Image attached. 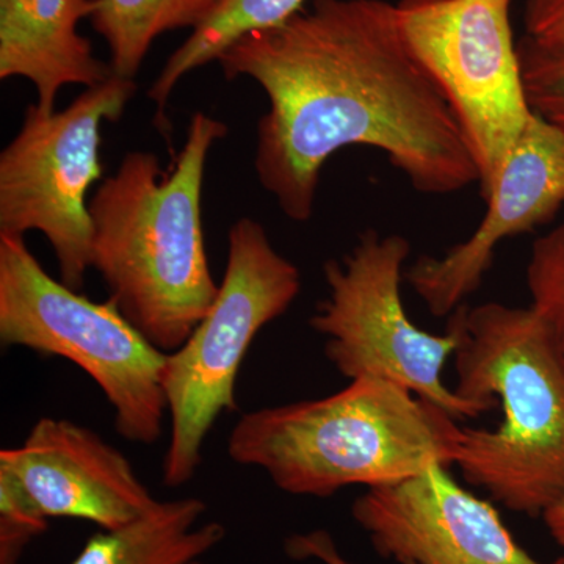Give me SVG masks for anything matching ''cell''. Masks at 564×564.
<instances>
[{
	"mask_svg": "<svg viewBox=\"0 0 564 564\" xmlns=\"http://www.w3.org/2000/svg\"><path fill=\"white\" fill-rule=\"evenodd\" d=\"M217 62L226 79L250 77L265 91L256 176L293 221L311 220L323 166L348 147L383 151L423 195L480 182L454 110L388 0H313Z\"/></svg>",
	"mask_w": 564,
	"mask_h": 564,
	"instance_id": "6da1fadb",
	"label": "cell"
},
{
	"mask_svg": "<svg viewBox=\"0 0 564 564\" xmlns=\"http://www.w3.org/2000/svg\"><path fill=\"white\" fill-rule=\"evenodd\" d=\"M228 126L196 111L170 172L152 152L131 151L88 203L91 269L121 314L163 352L191 337L218 295L204 245L207 158Z\"/></svg>",
	"mask_w": 564,
	"mask_h": 564,
	"instance_id": "7a4b0ae2",
	"label": "cell"
},
{
	"mask_svg": "<svg viewBox=\"0 0 564 564\" xmlns=\"http://www.w3.org/2000/svg\"><path fill=\"white\" fill-rule=\"evenodd\" d=\"M447 328L454 392L503 414L496 430L459 426L455 466L508 510L543 516L564 500V358L554 337L532 307L500 303H464Z\"/></svg>",
	"mask_w": 564,
	"mask_h": 564,
	"instance_id": "3957f363",
	"label": "cell"
},
{
	"mask_svg": "<svg viewBox=\"0 0 564 564\" xmlns=\"http://www.w3.org/2000/svg\"><path fill=\"white\" fill-rule=\"evenodd\" d=\"M459 426L436 404L383 378L364 377L315 400L243 414L228 455L292 496L400 484L433 464L454 466Z\"/></svg>",
	"mask_w": 564,
	"mask_h": 564,
	"instance_id": "277c9868",
	"label": "cell"
},
{
	"mask_svg": "<svg viewBox=\"0 0 564 564\" xmlns=\"http://www.w3.org/2000/svg\"><path fill=\"white\" fill-rule=\"evenodd\" d=\"M0 343L58 356L98 384L129 443L151 445L163 433L166 355L111 300L91 302L41 267L24 237L0 236Z\"/></svg>",
	"mask_w": 564,
	"mask_h": 564,
	"instance_id": "5b68a950",
	"label": "cell"
},
{
	"mask_svg": "<svg viewBox=\"0 0 564 564\" xmlns=\"http://www.w3.org/2000/svg\"><path fill=\"white\" fill-rule=\"evenodd\" d=\"M300 292L299 267L276 251L261 223H234L217 299L163 367L170 415L163 484L174 488L195 477L207 434L218 417L237 408V375L252 340L288 313Z\"/></svg>",
	"mask_w": 564,
	"mask_h": 564,
	"instance_id": "8992f818",
	"label": "cell"
},
{
	"mask_svg": "<svg viewBox=\"0 0 564 564\" xmlns=\"http://www.w3.org/2000/svg\"><path fill=\"white\" fill-rule=\"evenodd\" d=\"M411 243L400 234L367 229L343 259L323 265L328 295L310 325L325 337V355L347 380L383 378L459 419H477L492 406L464 400L443 381L456 336L423 332L402 299L403 267Z\"/></svg>",
	"mask_w": 564,
	"mask_h": 564,
	"instance_id": "52a82bcc",
	"label": "cell"
},
{
	"mask_svg": "<svg viewBox=\"0 0 564 564\" xmlns=\"http://www.w3.org/2000/svg\"><path fill=\"white\" fill-rule=\"evenodd\" d=\"M135 90V80L111 76L66 109L50 113L31 104L0 154V236L44 234L73 291L85 288L91 269L87 195L102 176L101 126L120 120Z\"/></svg>",
	"mask_w": 564,
	"mask_h": 564,
	"instance_id": "ba28073f",
	"label": "cell"
},
{
	"mask_svg": "<svg viewBox=\"0 0 564 564\" xmlns=\"http://www.w3.org/2000/svg\"><path fill=\"white\" fill-rule=\"evenodd\" d=\"M511 0H400L404 39L454 110L488 199L534 115L510 20Z\"/></svg>",
	"mask_w": 564,
	"mask_h": 564,
	"instance_id": "9c48e42d",
	"label": "cell"
},
{
	"mask_svg": "<svg viewBox=\"0 0 564 564\" xmlns=\"http://www.w3.org/2000/svg\"><path fill=\"white\" fill-rule=\"evenodd\" d=\"M158 500L131 462L98 433L43 417L20 447L0 452V527L36 538L52 518L113 530Z\"/></svg>",
	"mask_w": 564,
	"mask_h": 564,
	"instance_id": "30bf717a",
	"label": "cell"
},
{
	"mask_svg": "<svg viewBox=\"0 0 564 564\" xmlns=\"http://www.w3.org/2000/svg\"><path fill=\"white\" fill-rule=\"evenodd\" d=\"M351 516L378 555L400 564H564V556L551 563L533 558L499 511L456 484L444 464L367 489Z\"/></svg>",
	"mask_w": 564,
	"mask_h": 564,
	"instance_id": "8fae6325",
	"label": "cell"
},
{
	"mask_svg": "<svg viewBox=\"0 0 564 564\" xmlns=\"http://www.w3.org/2000/svg\"><path fill=\"white\" fill-rule=\"evenodd\" d=\"M486 204L469 239L440 258L423 256L408 270V282L434 317H451L481 288L503 240L555 217L564 204V132L534 113Z\"/></svg>",
	"mask_w": 564,
	"mask_h": 564,
	"instance_id": "7c38bea8",
	"label": "cell"
},
{
	"mask_svg": "<svg viewBox=\"0 0 564 564\" xmlns=\"http://www.w3.org/2000/svg\"><path fill=\"white\" fill-rule=\"evenodd\" d=\"M96 6L98 0H0V79L31 82L36 106L50 113L62 88L109 80L110 63L99 61L77 31Z\"/></svg>",
	"mask_w": 564,
	"mask_h": 564,
	"instance_id": "4fadbf2b",
	"label": "cell"
},
{
	"mask_svg": "<svg viewBox=\"0 0 564 564\" xmlns=\"http://www.w3.org/2000/svg\"><path fill=\"white\" fill-rule=\"evenodd\" d=\"M207 505L196 497L155 502L129 524L93 534L70 564H192L225 540L220 522L198 525Z\"/></svg>",
	"mask_w": 564,
	"mask_h": 564,
	"instance_id": "5bb4252c",
	"label": "cell"
},
{
	"mask_svg": "<svg viewBox=\"0 0 564 564\" xmlns=\"http://www.w3.org/2000/svg\"><path fill=\"white\" fill-rule=\"evenodd\" d=\"M220 0H98L90 22L110 51L113 76L135 79L163 33L202 28Z\"/></svg>",
	"mask_w": 564,
	"mask_h": 564,
	"instance_id": "9a60e30c",
	"label": "cell"
},
{
	"mask_svg": "<svg viewBox=\"0 0 564 564\" xmlns=\"http://www.w3.org/2000/svg\"><path fill=\"white\" fill-rule=\"evenodd\" d=\"M307 0H220L202 28L192 32L170 55L150 88V99L161 120L174 88L188 73L217 62L234 43L254 32L284 24L306 7Z\"/></svg>",
	"mask_w": 564,
	"mask_h": 564,
	"instance_id": "2e32d148",
	"label": "cell"
},
{
	"mask_svg": "<svg viewBox=\"0 0 564 564\" xmlns=\"http://www.w3.org/2000/svg\"><path fill=\"white\" fill-rule=\"evenodd\" d=\"M525 280L530 307L547 326L564 358V223L534 240Z\"/></svg>",
	"mask_w": 564,
	"mask_h": 564,
	"instance_id": "e0dca14e",
	"label": "cell"
},
{
	"mask_svg": "<svg viewBox=\"0 0 564 564\" xmlns=\"http://www.w3.org/2000/svg\"><path fill=\"white\" fill-rule=\"evenodd\" d=\"M527 99L534 113L564 132V52L518 46Z\"/></svg>",
	"mask_w": 564,
	"mask_h": 564,
	"instance_id": "ac0fdd59",
	"label": "cell"
},
{
	"mask_svg": "<svg viewBox=\"0 0 564 564\" xmlns=\"http://www.w3.org/2000/svg\"><path fill=\"white\" fill-rule=\"evenodd\" d=\"M524 29L532 46L564 52V0H525Z\"/></svg>",
	"mask_w": 564,
	"mask_h": 564,
	"instance_id": "d6986e66",
	"label": "cell"
},
{
	"mask_svg": "<svg viewBox=\"0 0 564 564\" xmlns=\"http://www.w3.org/2000/svg\"><path fill=\"white\" fill-rule=\"evenodd\" d=\"M285 554L293 560H318L323 564H352L345 560L334 543L332 534L325 530H314L304 534H293L285 541ZM415 564V563H403Z\"/></svg>",
	"mask_w": 564,
	"mask_h": 564,
	"instance_id": "ffe728a7",
	"label": "cell"
},
{
	"mask_svg": "<svg viewBox=\"0 0 564 564\" xmlns=\"http://www.w3.org/2000/svg\"><path fill=\"white\" fill-rule=\"evenodd\" d=\"M541 518L555 543L564 549V500L549 508Z\"/></svg>",
	"mask_w": 564,
	"mask_h": 564,
	"instance_id": "44dd1931",
	"label": "cell"
},
{
	"mask_svg": "<svg viewBox=\"0 0 564 564\" xmlns=\"http://www.w3.org/2000/svg\"><path fill=\"white\" fill-rule=\"evenodd\" d=\"M28 541L9 534H0V564H20Z\"/></svg>",
	"mask_w": 564,
	"mask_h": 564,
	"instance_id": "7402d4cb",
	"label": "cell"
},
{
	"mask_svg": "<svg viewBox=\"0 0 564 564\" xmlns=\"http://www.w3.org/2000/svg\"><path fill=\"white\" fill-rule=\"evenodd\" d=\"M192 564H203L202 562H195V563H192Z\"/></svg>",
	"mask_w": 564,
	"mask_h": 564,
	"instance_id": "603a6c76",
	"label": "cell"
}]
</instances>
